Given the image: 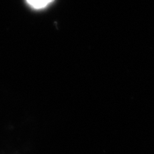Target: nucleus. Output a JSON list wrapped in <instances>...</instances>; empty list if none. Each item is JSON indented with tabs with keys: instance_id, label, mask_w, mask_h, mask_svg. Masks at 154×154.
Listing matches in <instances>:
<instances>
[{
	"instance_id": "f257e3e1",
	"label": "nucleus",
	"mask_w": 154,
	"mask_h": 154,
	"mask_svg": "<svg viewBox=\"0 0 154 154\" xmlns=\"http://www.w3.org/2000/svg\"><path fill=\"white\" fill-rule=\"evenodd\" d=\"M28 5L34 10H41L49 5L53 0H26Z\"/></svg>"
}]
</instances>
